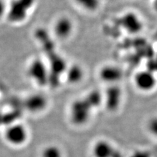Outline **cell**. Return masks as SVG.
<instances>
[{
	"label": "cell",
	"instance_id": "obj_5",
	"mask_svg": "<svg viewBox=\"0 0 157 157\" xmlns=\"http://www.w3.org/2000/svg\"><path fill=\"white\" fill-rule=\"evenodd\" d=\"M104 95V104L109 112H115L119 109L122 99V90L117 85H109Z\"/></svg>",
	"mask_w": 157,
	"mask_h": 157
},
{
	"label": "cell",
	"instance_id": "obj_6",
	"mask_svg": "<svg viewBox=\"0 0 157 157\" xmlns=\"http://www.w3.org/2000/svg\"><path fill=\"white\" fill-rule=\"evenodd\" d=\"M74 31V23L72 19L67 16L57 18L52 27L54 36L60 40H66L70 37Z\"/></svg>",
	"mask_w": 157,
	"mask_h": 157
},
{
	"label": "cell",
	"instance_id": "obj_9",
	"mask_svg": "<svg viewBox=\"0 0 157 157\" xmlns=\"http://www.w3.org/2000/svg\"><path fill=\"white\" fill-rule=\"evenodd\" d=\"M121 24L124 30L130 34H137L144 28V23L138 14L130 11L124 13L121 18Z\"/></svg>",
	"mask_w": 157,
	"mask_h": 157
},
{
	"label": "cell",
	"instance_id": "obj_7",
	"mask_svg": "<svg viewBox=\"0 0 157 157\" xmlns=\"http://www.w3.org/2000/svg\"><path fill=\"white\" fill-rule=\"evenodd\" d=\"M48 101L45 95L41 93H33L24 100L26 109L32 114H39L47 109Z\"/></svg>",
	"mask_w": 157,
	"mask_h": 157
},
{
	"label": "cell",
	"instance_id": "obj_19",
	"mask_svg": "<svg viewBox=\"0 0 157 157\" xmlns=\"http://www.w3.org/2000/svg\"><path fill=\"white\" fill-rule=\"evenodd\" d=\"M155 6L156 7V9H157V0L156 1V3H155Z\"/></svg>",
	"mask_w": 157,
	"mask_h": 157
},
{
	"label": "cell",
	"instance_id": "obj_8",
	"mask_svg": "<svg viewBox=\"0 0 157 157\" xmlns=\"http://www.w3.org/2000/svg\"><path fill=\"white\" fill-rule=\"evenodd\" d=\"M134 81L137 89L144 92L152 91L157 85L155 75L152 72L147 70L137 72L134 76Z\"/></svg>",
	"mask_w": 157,
	"mask_h": 157
},
{
	"label": "cell",
	"instance_id": "obj_1",
	"mask_svg": "<svg viewBox=\"0 0 157 157\" xmlns=\"http://www.w3.org/2000/svg\"><path fill=\"white\" fill-rule=\"evenodd\" d=\"M28 77L40 87L51 85V73L45 60L41 58L32 59L26 70Z\"/></svg>",
	"mask_w": 157,
	"mask_h": 157
},
{
	"label": "cell",
	"instance_id": "obj_11",
	"mask_svg": "<svg viewBox=\"0 0 157 157\" xmlns=\"http://www.w3.org/2000/svg\"><path fill=\"white\" fill-rule=\"evenodd\" d=\"M94 157H117L121 156L111 145L110 142L104 140L97 141L92 149Z\"/></svg>",
	"mask_w": 157,
	"mask_h": 157
},
{
	"label": "cell",
	"instance_id": "obj_18",
	"mask_svg": "<svg viewBox=\"0 0 157 157\" xmlns=\"http://www.w3.org/2000/svg\"><path fill=\"white\" fill-rule=\"evenodd\" d=\"M130 157H152L151 155L146 151H137Z\"/></svg>",
	"mask_w": 157,
	"mask_h": 157
},
{
	"label": "cell",
	"instance_id": "obj_10",
	"mask_svg": "<svg viewBox=\"0 0 157 157\" xmlns=\"http://www.w3.org/2000/svg\"><path fill=\"white\" fill-rule=\"evenodd\" d=\"M122 76H123V73L122 70L115 65H104L100 69L99 71L100 80L109 85H116L122 79Z\"/></svg>",
	"mask_w": 157,
	"mask_h": 157
},
{
	"label": "cell",
	"instance_id": "obj_13",
	"mask_svg": "<svg viewBox=\"0 0 157 157\" xmlns=\"http://www.w3.org/2000/svg\"><path fill=\"white\" fill-rule=\"evenodd\" d=\"M93 109H95L104 104V95L98 90H93L84 96Z\"/></svg>",
	"mask_w": 157,
	"mask_h": 157
},
{
	"label": "cell",
	"instance_id": "obj_17",
	"mask_svg": "<svg viewBox=\"0 0 157 157\" xmlns=\"http://www.w3.org/2000/svg\"><path fill=\"white\" fill-rule=\"evenodd\" d=\"M7 5L4 0H0V18L6 16Z\"/></svg>",
	"mask_w": 157,
	"mask_h": 157
},
{
	"label": "cell",
	"instance_id": "obj_3",
	"mask_svg": "<svg viewBox=\"0 0 157 157\" xmlns=\"http://www.w3.org/2000/svg\"><path fill=\"white\" fill-rule=\"evenodd\" d=\"M93 110L84 97L78 98L70 106L69 118L74 126H83L89 122Z\"/></svg>",
	"mask_w": 157,
	"mask_h": 157
},
{
	"label": "cell",
	"instance_id": "obj_14",
	"mask_svg": "<svg viewBox=\"0 0 157 157\" xmlns=\"http://www.w3.org/2000/svg\"><path fill=\"white\" fill-rule=\"evenodd\" d=\"M40 157H63V152L59 146L50 144L43 147Z\"/></svg>",
	"mask_w": 157,
	"mask_h": 157
},
{
	"label": "cell",
	"instance_id": "obj_4",
	"mask_svg": "<svg viewBox=\"0 0 157 157\" xmlns=\"http://www.w3.org/2000/svg\"><path fill=\"white\" fill-rule=\"evenodd\" d=\"M3 137L5 142L13 147H22L29 140V132L27 126L21 122H14L6 127Z\"/></svg>",
	"mask_w": 157,
	"mask_h": 157
},
{
	"label": "cell",
	"instance_id": "obj_12",
	"mask_svg": "<svg viewBox=\"0 0 157 157\" xmlns=\"http://www.w3.org/2000/svg\"><path fill=\"white\" fill-rule=\"evenodd\" d=\"M66 81L70 85H77L84 78L85 71L80 65L74 63L67 66L63 74Z\"/></svg>",
	"mask_w": 157,
	"mask_h": 157
},
{
	"label": "cell",
	"instance_id": "obj_15",
	"mask_svg": "<svg viewBox=\"0 0 157 157\" xmlns=\"http://www.w3.org/2000/svg\"><path fill=\"white\" fill-rule=\"evenodd\" d=\"M77 6L88 12H95L100 8V0H74Z\"/></svg>",
	"mask_w": 157,
	"mask_h": 157
},
{
	"label": "cell",
	"instance_id": "obj_16",
	"mask_svg": "<svg viewBox=\"0 0 157 157\" xmlns=\"http://www.w3.org/2000/svg\"><path fill=\"white\" fill-rule=\"evenodd\" d=\"M147 130L152 136L157 137V117L151 118L147 122Z\"/></svg>",
	"mask_w": 157,
	"mask_h": 157
},
{
	"label": "cell",
	"instance_id": "obj_2",
	"mask_svg": "<svg viewBox=\"0 0 157 157\" xmlns=\"http://www.w3.org/2000/svg\"><path fill=\"white\" fill-rule=\"evenodd\" d=\"M37 0H12L7 5L6 17L7 21L13 24H18L24 22L28 18Z\"/></svg>",
	"mask_w": 157,
	"mask_h": 157
},
{
	"label": "cell",
	"instance_id": "obj_20",
	"mask_svg": "<svg viewBox=\"0 0 157 157\" xmlns=\"http://www.w3.org/2000/svg\"><path fill=\"white\" fill-rule=\"evenodd\" d=\"M156 148H157V147H156Z\"/></svg>",
	"mask_w": 157,
	"mask_h": 157
}]
</instances>
